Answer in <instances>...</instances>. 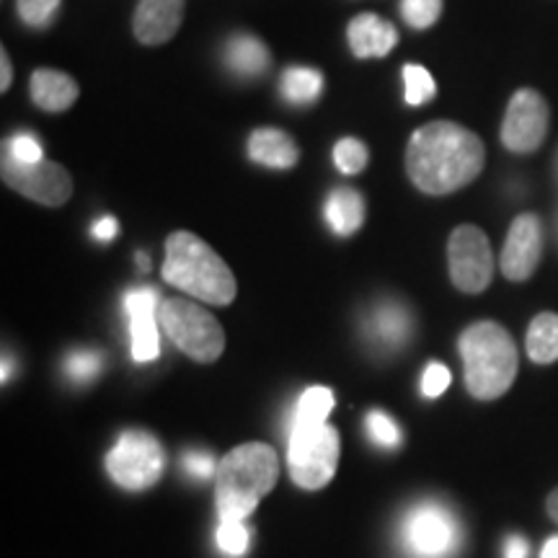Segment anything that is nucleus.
Instances as JSON below:
<instances>
[{
  "label": "nucleus",
  "mask_w": 558,
  "mask_h": 558,
  "mask_svg": "<svg viewBox=\"0 0 558 558\" xmlns=\"http://www.w3.org/2000/svg\"><path fill=\"white\" fill-rule=\"evenodd\" d=\"M486 148L476 132L463 124L437 120L418 128L409 140L407 171L418 192L442 197L463 186L484 171Z\"/></svg>",
  "instance_id": "obj_1"
},
{
  "label": "nucleus",
  "mask_w": 558,
  "mask_h": 558,
  "mask_svg": "<svg viewBox=\"0 0 558 558\" xmlns=\"http://www.w3.org/2000/svg\"><path fill=\"white\" fill-rule=\"evenodd\" d=\"M279 460L264 442L239 445L220 460L215 476V505L220 520H246L275 488Z\"/></svg>",
  "instance_id": "obj_2"
},
{
  "label": "nucleus",
  "mask_w": 558,
  "mask_h": 558,
  "mask_svg": "<svg viewBox=\"0 0 558 558\" xmlns=\"http://www.w3.org/2000/svg\"><path fill=\"white\" fill-rule=\"evenodd\" d=\"M160 271L173 288L184 290L186 295L209 305L233 303L235 292H239L233 271L220 259L218 251L209 248L190 230H177V233L169 235L166 262Z\"/></svg>",
  "instance_id": "obj_3"
},
{
  "label": "nucleus",
  "mask_w": 558,
  "mask_h": 558,
  "mask_svg": "<svg viewBox=\"0 0 558 558\" xmlns=\"http://www.w3.org/2000/svg\"><path fill=\"white\" fill-rule=\"evenodd\" d=\"M460 357L465 367V386L478 401H494L505 396L518 378V347L505 326L494 320H478L460 333Z\"/></svg>",
  "instance_id": "obj_4"
},
{
  "label": "nucleus",
  "mask_w": 558,
  "mask_h": 558,
  "mask_svg": "<svg viewBox=\"0 0 558 558\" xmlns=\"http://www.w3.org/2000/svg\"><path fill=\"white\" fill-rule=\"evenodd\" d=\"M158 324L173 344L194 362L220 360L226 349V333L213 313L199 308L184 298H171L160 303Z\"/></svg>",
  "instance_id": "obj_5"
},
{
  "label": "nucleus",
  "mask_w": 558,
  "mask_h": 558,
  "mask_svg": "<svg viewBox=\"0 0 558 558\" xmlns=\"http://www.w3.org/2000/svg\"><path fill=\"white\" fill-rule=\"evenodd\" d=\"M339 435L329 424L290 429L288 465L290 476L300 488H324L337 473Z\"/></svg>",
  "instance_id": "obj_6"
},
{
  "label": "nucleus",
  "mask_w": 558,
  "mask_h": 558,
  "mask_svg": "<svg viewBox=\"0 0 558 558\" xmlns=\"http://www.w3.org/2000/svg\"><path fill=\"white\" fill-rule=\"evenodd\" d=\"M163 448L148 432H124L107 456V471L128 492H145L163 473Z\"/></svg>",
  "instance_id": "obj_7"
},
{
  "label": "nucleus",
  "mask_w": 558,
  "mask_h": 558,
  "mask_svg": "<svg viewBox=\"0 0 558 558\" xmlns=\"http://www.w3.org/2000/svg\"><path fill=\"white\" fill-rule=\"evenodd\" d=\"M401 538L409 556L448 558L460 543V527L442 505L422 501L403 520Z\"/></svg>",
  "instance_id": "obj_8"
},
{
  "label": "nucleus",
  "mask_w": 558,
  "mask_h": 558,
  "mask_svg": "<svg viewBox=\"0 0 558 558\" xmlns=\"http://www.w3.org/2000/svg\"><path fill=\"white\" fill-rule=\"evenodd\" d=\"M450 279L460 292L478 295L492 284L494 254L486 233L476 226H458L448 241Z\"/></svg>",
  "instance_id": "obj_9"
},
{
  "label": "nucleus",
  "mask_w": 558,
  "mask_h": 558,
  "mask_svg": "<svg viewBox=\"0 0 558 558\" xmlns=\"http://www.w3.org/2000/svg\"><path fill=\"white\" fill-rule=\"evenodd\" d=\"M3 181L24 194L26 199L39 202L45 207H60L73 197V179L54 160H39V163H16L9 156H3Z\"/></svg>",
  "instance_id": "obj_10"
},
{
  "label": "nucleus",
  "mask_w": 558,
  "mask_h": 558,
  "mask_svg": "<svg viewBox=\"0 0 558 558\" xmlns=\"http://www.w3.org/2000/svg\"><path fill=\"white\" fill-rule=\"evenodd\" d=\"M550 111L538 90L520 88L509 99L505 122H501V143L512 153H533L548 135Z\"/></svg>",
  "instance_id": "obj_11"
},
{
  "label": "nucleus",
  "mask_w": 558,
  "mask_h": 558,
  "mask_svg": "<svg viewBox=\"0 0 558 558\" xmlns=\"http://www.w3.org/2000/svg\"><path fill=\"white\" fill-rule=\"evenodd\" d=\"M543 256V222L538 215L525 213L514 218L501 248L499 269L512 282H525L535 275Z\"/></svg>",
  "instance_id": "obj_12"
},
{
  "label": "nucleus",
  "mask_w": 558,
  "mask_h": 558,
  "mask_svg": "<svg viewBox=\"0 0 558 558\" xmlns=\"http://www.w3.org/2000/svg\"><path fill=\"white\" fill-rule=\"evenodd\" d=\"M158 292L156 290H130L124 295V313L130 318L132 360L153 362L160 354L158 339Z\"/></svg>",
  "instance_id": "obj_13"
},
{
  "label": "nucleus",
  "mask_w": 558,
  "mask_h": 558,
  "mask_svg": "<svg viewBox=\"0 0 558 558\" xmlns=\"http://www.w3.org/2000/svg\"><path fill=\"white\" fill-rule=\"evenodd\" d=\"M184 21V0H140L132 19L135 39L145 47H158L173 39Z\"/></svg>",
  "instance_id": "obj_14"
},
{
  "label": "nucleus",
  "mask_w": 558,
  "mask_h": 558,
  "mask_svg": "<svg viewBox=\"0 0 558 558\" xmlns=\"http://www.w3.org/2000/svg\"><path fill=\"white\" fill-rule=\"evenodd\" d=\"M347 39L354 58H386V54L399 45V29H396L390 21L375 16V13H360V16L349 21Z\"/></svg>",
  "instance_id": "obj_15"
},
{
  "label": "nucleus",
  "mask_w": 558,
  "mask_h": 558,
  "mask_svg": "<svg viewBox=\"0 0 558 558\" xmlns=\"http://www.w3.org/2000/svg\"><path fill=\"white\" fill-rule=\"evenodd\" d=\"M29 94L32 101L37 104L41 111H50V114H58V111H68L78 101V83L70 78L68 73H60V70L52 68H39L32 73L29 81Z\"/></svg>",
  "instance_id": "obj_16"
},
{
  "label": "nucleus",
  "mask_w": 558,
  "mask_h": 558,
  "mask_svg": "<svg viewBox=\"0 0 558 558\" xmlns=\"http://www.w3.org/2000/svg\"><path fill=\"white\" fill-rule=\"evenodd\" d=\"M248 156L267 169H292L300 160V148L288 132L275 128L254 130L248 137Z\"/></svg>",
  "instance_id": "obj_17"
},
{
  "label": "nucleus",
  "mask_w": 558,
  "mask_h": 558,
  "mask_svg": "<svg viewBox=\"0 0 558 558\" xmlns=\"http://www.w3.org/2000/svg\"><path fill=\"white\" fill-rule=\"evenodd\" d=\"M367 337L375 339V344L386 349H399L407 344L411 333V316L399 303H380L367 318Z\"/></svg>",
  "instance_id": "obj_18"
},
{
  "label": "nucleus",
  "mask_w": 558,
  "mask_h": 558,
  "mask_svg": "<svg viewBox=\"0 0 558 558\" xmlns=\"http://www.w3.org/2000/svg\"><path fill=\"white\" fill-rule=\"evenodd\" d=\"M222 58H226V65L233 70L239 78H256V75L267 73L271 62L267 45H264L262 39L248 37V34H235V37H230Z\"/></svg>",
  "instance_id": "obj_19"
},
{
  "label": "nucleus",
  "mask_w": 558,
  "mask_h": 558,
  "mask_svg": "<svg viewBox=\"0 0 558 558\" xmlns=\"http://www.w3.org/2000/svg\"><path fill=\"white\" fill-rule=\"evenodd\" d=\"M326 220H329L331 230L337 235H352L357 233L365 222V199L360 192L349 190V186H339L326 199Z\"/></svg>",
  "instance_id": "obj_20"
},
{
  "label": "nucleus",
  "mask_w": 558,
  "mask_h": 558,
  "mask_svg": "<svg viewBox=\"0 0 558 558\" xmlns=\"http://www.w3.org/2000/svg\"><path fill=\"white\" fill-rule=\"evenodd\" d=\"M527 357L538 365L558 360V313H538L527 329Z\"/></svg>",
  "instance_id": "obj_21"
},
{
  "label": "nucleus",
  "mask_w": 558,
  "mask_h": 558,
  "mask_svg": "<svg viewBox=\"0 0 558 558\" xmlns=\"http://www.w3.org/2000/svg\"><path fill=\"white\" fill-rule=\"evenodd\" d=\"M279 88H282V96L290 104H311L324 94V75L313 68L292 65L282 73Z\"/></svg>",
  "instance_id": "obj_22"
},
{
  "label": "nucleus",
  "mask_w": 558,
  "mask_h": 558,
  "mask_svg": "<svg viewBox=\"0 0 558 558\" xmlns=\"http://www.w3.org/2000/svg\"><path fill=\"white\" fill-rule=\"evenodd\" d=\"M333 409V393L329 388H308L300 396L295 414H292L290 429L295 427H318L326 424Z\"/></svg>",
  "instance_id": "obj_23"
},
{
  "label": "nucleus",
  "mask_w": 558,
  "mask_h": 558,
  "mask_svg": "<svg viewBox=\"0 0 558 558\" xmlns=\"http://www.w3.org/2000/svg\"><path fill=\"white\" fill-rule=\"evenodd\" d=\"M403 83H407V101L411 107H422V104L435 99L437 86L427 68L407 65L403 68Z\"/></svg>",
  "instance_id": "obj_24"
},
{
  "label": "nucleus",
  "mask_w": 558,
  "mask_h": 558,
  "mask_svg": "<svg viewBox=\"0 0 558 558\" xmlns=\"http://www.w3.org/2000/svg\"><path fill=\"white\" fill-rule=\"evenodd\" d=\"M333 163H337V169L341 173H347V177H357V173L367 169L365 143L354 137L339 140L337 148H333Z\"/></svg>",
  "instance_id": "obj_25"
},
{
  "label": "nucleus",
  "mask_w": 558,
  "mask_h": 558,
  "mask_svg": "<svg viewBox=\"0 0 558 558\" xmlns=\"http://www.w3.org/2000/svg\"><path fill=\"white\" fill-rule=\"evenodd\" d=\"M442 13V0H401V16L411 29H429Z\"/></svg>",
  "instance_id": "obj_26"
},
{
  "label": "nucleus",
  "mask_w": 558,
  "mask_h": 558,
  "mask_svg": "<svg viewBox=\"0 0 558 558\" xmlns=\"http://www.w3.org/2000/svg\"><path fill=\"white\" fill-rule=\"evenodd\" d=\"M65 373L73 383H90L101 373V354L90 349H78L65 360Z\"/></svg>",
  "instance_id": "obj_27"
},
{
  "label": "nucleus",
  "mask_w": 558,
  "mask_h": 558,
  "mask_svg": "<svg viewBox=\"0 0 558 558\" xmlns=\"http://www.w3.org/2000/svg\"><path fill=\"white\" fill-rule=\"evenodd\" d=\"M19 16L32 29H45L52 24L54 13L60 9V0H16Z\"/></svg>",
  "instance_id": "obj_28"
},
{
  "label": "nucleus",
  "mask_w": 558,
  "mask_h": 558,
  "mask_svg": "<svg viewBox=\"0 0 558 558\" xmlns=\"http://www.w3.org/2000/svg\"><path fill=\"white\" fill-rule=\"evenodd\" d=\"M365 427H367L369 439H373L375 445H380V448H399L401 445L399 427H396L393 418L383 414V411H373V414H367Z\"/></svg>",
  "instance_id": "obj_29"
},
{
  "label": "nucleus",
  "mask_w": 558,
  "mask_h": 558,
  "mask_svg": "<svg viewBox=\"0 0 558 558\" xmlns=\"http://www.w3.org/2000/svg\"><path fill=\"white\" fill-rule=\"evenodd\" d=\"M218 546L226 556H243L248 550V530L243 520H220Z\"/></svg>",
  "instance_id": "obj_30"
},
{
  "label": "nucleus",
  "mask_w": 558,
  "mask_h": 558,
  "mask_svg": "<svg viewBox=\"0 0 558 558\" xmlns=\"http://www.w3.org/2000/svg\"><path fill=\"white\" fill-rule=\"evenodd\" d=\"M3 156H9L11 160H16V163H24V166L45 160V153H41L39 140L29 135V132H19V135H13L9 143H5Z\"/></svg>",
  "instance_id": "obj_31"
},
{
  "label": "nucleus",
  "mask_w": 558,
  "mask_h": 558,
  "mask_svg": "<svg viewBox=\"0 0 558 558\" xmlns=\"http://www.w3.org/2000/svg\"><path fill=\"white\" fill-rule=\"evenodd\" d=\"M450 369L445 365H439V362H432V365L424 369V378H422V390L424 396H429V399H437L439 393H445V388L450 386Z\"/></svg>",
  "instance_id": "obj_32"
},
{
  "label": "nucleus",
  "mask_w": 558,
  "mask_h": 558,
  "mask_svg": "<svg viewBox=\"0 0 558 558\" xmlns=\"http://www.w3.org/2000/svg\"><path fill=\"white\" fill-rule=\"evenodd\" d=\"M184 471L194 478H213L218 476V463H215L213 456L207 452H190L184 458Z\"/></svg>",
  "instance_id": "obj_33"
},
{
  "label": "nucleus",
  "mask_w": 558,
  "mask_h": 558,
  "mask_svg": "<svg viewBox=\"0 0 558 558\" xmlns=\"http://www.w3.org/2000/svg\"><path fill=\"white\" fill-rule=\"evenodd\" d=\"M117 233H120V222H117L114 218H101V220L94 226V239L101 241V243L111 241Z\"/></svg>",
  "instance_id": "obj_34"
},
{
  "label": "nucleus",
  "mask_w": 558,
  "mask_h": 558,
  "mask_svg": "<svg viewBox=\"0 0 558 558\" xmlns=\"http://www.w3.org/2000/svg\"><path fill=\"white\" fill-rule=\"evenodd\" d=\"M530 556V546L520 535H512L505 546V558H527Z\"/></svg>",
  "instance_id": "obj_35"
},
{
  "label": "nucleus",
  "mask_w": 558,
  "mask_h": 558,
  "mask_svg": "<svg viewBox=\"0 0 558 558\" xmlns=\"http://www.w3.org/2000/svg\"><path fill=\"white\" fill-rule=\"evenodd\" d=\"M11 83H13V68H11V58H9V52L5 50H0V90H9L11 88Z\"/></svg>",
  "instance_id": "obj_36"
},
{
  "label": "nucleus",
  "mask_w": 558,
  "mask_h": 558,
  "mask_svg": "<svg viewBox=\"0 0 558 558\" xmlns=\"http://www.w3.org/2000/svg\"><path fill=\"white\" fill-rule=\"evenodd\" d=\"M546 507H548V514L554 518V522H558V488H556V492H550Z\"/></svg>",
  "instance_id": "obj_37"
},
{
  "label": "nucleus",
  "mask_w": 558,
  "mask_h": 558,
  "mask_svg": "<svg viewBox=\"0 0 558 558\" xmlns=\"http://www.w3.org/2000/svg\"><path fill=\"white\" fill-rule=\"evenodd\" d=\"M543 558H558V538H550L546 546H543Z\"/></svg>",
  "instance_id": "obj_38"
},
{
  "label": "nucleus",
  "mask_w": 558,
  "mask_h": 558,
  "mask_svg": "<svg viewBox=\"0 0 558 558\" xmlns=\"http://www.w3.org/2000/svg\"><path fill=\"white\" fill-rule=\"evenodd\" d=\"M137 262H140V267H143V269H150V262H148V256H145V254H137Z\"/></svg>",
  "instance_id": "obj_39"
}]
</instances>
